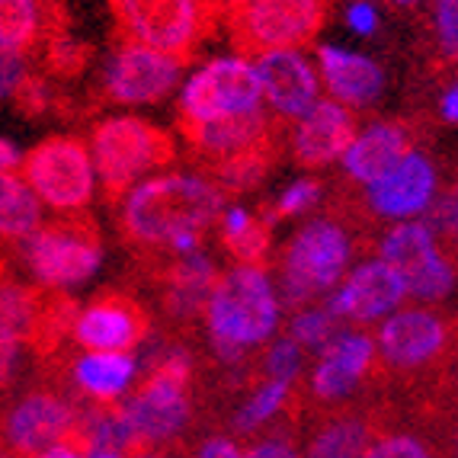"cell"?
I'll return each instance as SVG.
<instances>
[{"label":"cell","instance_id":"obj_54","mask_svg":"<svg viewBox=\"0 0 458 458\" xmlns=\"http://www.w3.org/2000/svg\"><path fill=\"white\" fill-rule=\"evenodd\" d=\"M394 4H413V0H394Z\"/></svg>","mask_w":458,"mask_h":458},{"label":"cell","instance_id":"obj_22","mask_svg":"<svg viewBox=\"0 0 458 458\" xmlns=\"http://www.w3.org/2000/svg\"><path fill=\"white\" fill-rule=\"evenodd\" d=\"M318 64H321L330 97L346 103V106H372L375 99L382 97L385 71L366 55H352L336 46H321L318 48Z\"/></svg>","mask_w":458,"mask_h":458},{"label":"cell","instance_id":"obj_11","mask_svg":"<svg viewBox=\"0 0 458 458\" xmlns=\"http://www.w3.org/2000/svg\"><path fill=\"white\" fill-rule=\"evenodd\" d=\"M455 346V324L439 311H401L378 330V360L397 375L433 372Z\"/></svg>","mask_w":458,"mask_h":458},{"label":"cell","instance_id":"obj_29","mask_svg":"<svg viewBox=\"0 0 458 458\" xmlns=\"http://www.w3.org/2000/svg\"><path fill=\"white\" fill-rule=\"evenodd\" d=\"M42 311H46V292L20 283L13 276H0V327L32 344Z\"/></svg>","mask_w":458,"mask_h":458},{"label":"cell","instance_id":"obj_53","mask_svg":"<svg viewBox=\"0 0 458 458\" xmlns=\"http://www.w3.org/2000/svg\"><path fill=\"white\" fill-rule=\"evenodd\" d=\"M0 458H13V455H7V452H4V449H0Z\"/></svg>","mask_w":458,"mask_h":458},{"label":"cell","instance_id":"obj_43","mask_svg":"<svg viewBox=\"0 0 458 458\" xmlns=\"http://www.w3.org/2000/svg\"><path fill=\"white\" fill-rule=\"evenodd\" d=\"M196 458H244V452L231 436H212V439L199 445Z\"/></svg>","mask_w":458,"mask_h":458},{"label":"cell","instance_id":"obj_6","mask_svg":"<svg viewBox=\"0 0 458 458\" xmlns=\"http://www.w3.org/2000/svg\"><path fill=\"white\" fill-rule=\"evenodd\" d=\"M23 180L46 212L55 218L87 215L97 196V170H93L87 141L77 135H48L26 151Z\"/></svg>","mask_w":458,"mask_h":458},{"label":"cell","instance_id":"obj_51","mask_svg":"<svg viewBox=\"0 0 458 458\" xmlns=\"http://www.w3.org/2000/svg\"><path fill=\"white\" fill-rule=\"evenodd\" d=\"M445 241H449V244L455 247V253H458V222H455V228L449 231V237H445Z\"/></svg>","mask_w":458,"mask_h":458},{"label":"cell","instance_id":"obj_32","mask_svg":"<svg viewBox=\"0 0 458 458\" xmlns=\"http://www.w3.org/2000/svg\"><path fill=\"white\" fill-rule=\"evenodd\" d=\"M269 241H273V225H269L267 218H250L237 234L222 237L225 250H228L241 267H260L269 253Z\"/></svg>","mask_w":458,"mask_h":458},{"label":"cell","instance_id":"obj_49","mask_svg":"<svg viewBox=\"0 0 458 458\" xmlns=\"http://www.w3.org/2000/svg\"><path fill=\"white\" fill-rule=\"evenodd\" d=\"M141 458H186V455H183V452H176L174 445H167V449L161 445V449L148 452V455H141Z\"/></svg>","mask_w":458,"mask_h":458},{"label":"cell","instance_id":"obj_50","mask_svg":"<svg viewBox=\"0 0 458 458\" xmlns=\"http://www.w3.org/2000/svg\"><path fill=\"white\" fill-rule=\"evenodd\" d=\"M449 458H458V423L452 427V433H449Z\"/></svg>","mask_w":458,"mask_h":458},{"label":"cell","instance_id":"obj_48","mask_svg":"<svg viewBox=\"0 0 458 458\" xmlns=\"http://www.w3.org/2000/svg\"><path fill=\"white\" fill-rule=\"evenodd\" d=\"M208 4H212V7L218 10V13H222V16H228V13H234V10L247 7L250 0H208Z\"/></svg>","mask_w":458,"mask_h":458},{"label":"cell","instance_id":"obj_39","mask_svg":"<svg viewBox=\"0 0 458 458\" xmlns=\"http://www.w3.org/2000/svg\"><path fill=\"white\" fill-rule=\"evenodd\" d=\"M23 336L10 334V330L0 327V394H7L13 388L16 375H20V366H23V350H26Z\"/></svg>","mask_w":458,"mask_h":458},{"label":"cell","instance_id":"obj_12","mask_svg":"<svg viewBox=\"0 0 458 458\" xmlns=\"http://www.w3.org/2000/svg\"><path fill=\"white\" fill-rule=\"evenodd\" d=\"M180 68L167 55L119 38L103 62L99 90L115 106H151L176 87Z\"/></svg>","mask_w":458,"mask_h":458},{"label":"cell","instance_id":"obj_27","mask_svg":"<svg viewBox=\"0 0 458 458\" xmlns=\"http://www.w3.org/2000/svg\"><path fill=\"white\" fill-rule=\"evenodd\" d=\"M378 417L369 411H340L311 433L305 458H362L372 445Z\"/></svg>","mask_w":458,"mask_h":458},{"label":"cell","instance_id":"obj_23","mask_svg":"<svg viewBox=\"0 0 458 458\" xmlns=\"http://www.w3.org/2000/svg\"><path fill=\"white\" fill-rule=\"evenodd\" d=\"M215 283H218L215 279V267L206 253H183L161 276V301L170 318L192 321V318L206 311Z\"/></svg>","mask_w":458,"mask_h":458},{"label":"cell","instance_id":"obj_3","mask_svg":"<svg viewBox=\"0 0 458 458\" xmlns=\"http://www.w3.org/2000/svg\"><path fill=\"white\" fill-rule=\"evenodd\" d=\"M16 250L30 285L46 295H68L90 283L103 267V241L87 215L46 222Z\"/></svg>","mask_w":458,"mask_h":458},{"label":"cell","instance_id":"obj_38","mask_svg":"<svg viewBox=\"0 0 458 458\" xmlns=\"http://www.w3.org/2000/svg\"><path fill=\"white\" fill-rule=\"evenodd\" d=\"M30 77H32V68L26 55L0 48V103H10V99L20 97V90H23V84Z\"/></svg>","mask_w":458,"mask_h":458},{"label":"cell","instance_id":"obj_36","mask_svg":"<svg viewBox=\"0 0 458 458\" xmlns=\"http://www.w3.org/2000/svg\"><path fill=\"white\" fill-rule=\"evenodd\" d=\"M263 369H267L269 382H285L292 385L295 382V375L301 372V346L295 340H279L273 344V350L267 352V360H263Z\"/></svg>","mask_w":458,"mask_h":458},{"label":"cell","instance_id":"obj_37","mask_svg":"<svg viewBox=\"0 0 458 458\" xmlns=\"http://www.w3.org/2000/svg\"><path fill=\"white\" fill-rule=\"evenodd\" d=\"M318 196H321V186L314 183V180H298V183H292L289 190L279 196V202H276L263 218L273 225V222H279V218H289V215L305 212V208H311L314 202H318Z\"/></svg>","mask_w":458,"mask_h":458},{"label":"cell","instance_id":"obj_8","mask_svg":"<svg viewBox=\"0 0 458 458\" xmlns=\"http://www.w3.org/2000/svg\"><path fill=\"white\" fill-rule=\"evenodd\" d=\"M352 257V241L336 222H308L285 247L283 301L289 308L308 305L314 295L334 289L344 279Z\"/></svg>","mask_w":458,"mask_h":458},{"label":"cell","instance_id":"obj_30","mask_svg":"<svg viewBox=\"0 0 458 458\" xmlns=\"http://www.w3.org/2000/svg\"><path fill=\"white\" fill-rule=\"evenodd\" d=\"M273 161H276V148H253V151H241V154H231V157H222V161L206 164V170L218 180V190L222 192L225 190L247 192L267 180Z\"/></svg>","mask_w":458,"mask_h":458},{"label":"cell","instance_id":"obj_15","mask_svg":"<svg viewBox=\"0 0 458 458\" xmlns=\"http://www.w3.org/2000/svg\"><path fill=\"white\" fill-rule=\"evenodd\" d=\"M123 411L129 417V427L135 433L138 458L148 452L174 443L190 423L192 401L190 388L164 378H141L138 388L123 401Z\"/></svg>","mask_w":458,"mask_h":458},{"label":"cell","instance_id":"obj_13","mask_svg":"<svg viewBox=\"0 0 458 458\" xmlns=\"http://www.w3.org/2000/svg\"><path fill=\"white\" fill-rule=\"evenodd\" d=\"M382 263L404 279L407 292L420 301H439L455 285L449 260L439 257L433 231L423 222H404L382 241Z\"/></svg>","mask_w":458,"mask_h":458},{"label":"cell","instance_id":"obj_44","mask_svg":"<svg viewBox=\"0 0 458 458\" xmlns=\"http://www.w3.org/2000/svg\"><path fill=\"white\" fill-rule=\"evenodd\" d=\"M346 23L360 32V36H372L375 23H378V13H375V7L369 4V0H360V4H352V7H350V13H346Z\"/></svg>","mask_w":458,"mask_h":458},{"label":"cell","instance_id":"obj_17","mask_svg":"<svg viewBox=\"0 0 458 458\" xmlns=\"http://www.w3.org/2000/svg\"><path fill=\"white\" fill-rule=\"evenodd\" d=\"M257 71V84H260V97L279 115H305L308 109L318 103V71L308 62L305 55L298 52H267L253 64Z\"/></svg>","mask_w":458,"mask_h":458},{"label":"cell","instance_id":"obj_9","mask_svg":"<svg viewBox=\"0 0 458 458\" xmlns=\"http://www.w3.org/2000/svg\"><path fill=\"white\" fill-rule=\"evenodd\" d=\"M81 401L52 388L26 391L16 404L0 413V449L13 458H32L38 452L68 443L74 436Z\"/></svg>","mask_w":458,"mask_h":458},{"label":"cell","instance_id":"obj_10","mask_svg":"<svg viewBox=\"0 0 458 458\" xmlns=\"http://www.w3.org/2000/svg\"><path fill=\"white\" fill-rule=\"evenodd\" d=\"M257 71L244 58H215L190 77L180 97V123H215L260 109Z\"/></svg>","mask_w":458,"mask_h":458},{"label":"cell","instance_id":"obj_19","mask_svg":"<svg viewBox=\"0 0 458 458\" xmlns=\"http://www.w3.org/2000/svg\"><path fill=\"white\" fill-rule=\"evenodd\" d=\"M356 141V119L336 99H318L295 129L292 151L301 167H327Z\"/></svg>","mask_w":458,"mask_h":458},{"label":"cell","instance_id":"obj_46","mask_svg":"<svg viewBox=\"0 0 458 458\" xmlns=\"http://www.w3.org/2000/svg\"><path fill=\"white\" fill-rule=\"evenodd\" d=\"M32 458H87V455L77 449L74 443H58V445H52V449H46V452H38V455H32Z\"/></svg>","mask_w":458,"mask_h":458},{"label":"cell","instance_id":"obj_47","mask_svg":"<svg viewBox=\"0 0 458 458\" xmlns=\"http://www.w3.org/2000/svg\"><path fill=\"white\" fill-rule=\"evenodd\" d=\"M443 115L449 119V123H458V87H455V90L445 93V99H443Z\"/></svg>","mask_w":458,"mask_h":458},{"label":"cell","instance_id":"obj_20","mask_svg":"<svg viewBox=\"0 0 458 458\" xmlns=\"http://www.w3.org/2000/svg\"><path fill=\"white\" fill-rule=\"evenodd\" d=\"M436 190V170L423 154H407L391 174L369 186V206L382 218H407L427 212Z\"/></svg>","mask_w":458,"mask_h":458},{"label":"cell","instance_id":"obj_28","mask_svg":"<svg viewBox=\"0 0 458 458\" xmlns=\"http://www.w3.org/2000/svg\"><path fill=\"white\" fill-rule=\"evenodd\" d=\"M46 225V208L23 174H0V244L20 247Z\"/></svg>","mask_w":458,"mask_h":458},{"label":"cell","instance_id":"obj_41","mask_svg":"<svg viewBox=\"0 0 458 458\" xmlns=\"http://www.w3.org/2000/svg\"><path fill=\"white\" fill-rule=\"evenodd\" d=\"M16 103H20V109H23V113H30V115L46 113L48 103H52V90H48L46 77L32 74L30 81L23 84V90H20V97H16Z\"/></svg>","mask_w":458,"mask_h":458},{"label":"cell","instance_id":"obj_45","mask_svg":"<svg viewBox=\"0 0 458 458\" xmlns=\"http://www.w3.org/2000/svg\"><path fill=\"white\" fill-rule=\"evenodd\" d=\"M26 161V151L20 141L0 135V174H20Z\"/></svg>","mask_w":458,"mask_h":458},{"label":"cell","instance_id":"obj_52","mask_svg":"<svg viewBox=\"0 0 458 458\" xmlns=\"http://www.w3.org/2000/svg\"><path fill=\"white\" fill-rule=\"evenodd\" d=\"M90 458H123V455H115V452H97V455H90Z\"/></svg>","mask_w":458,"mask_h":458},{"label":"cell","instance_id":"obj_25","mask_svg":"<svg viewBox=\"0 0 458 458\" xmlns=\"http://www.w3.org/2000/svg\"><path fill=\"white\" fill-rule=\"evenodd\" d=\"M55 32H62L55 0H0V48L30 58Z\"/></svg>","mask_w":458,"mask_h":458},{"label":"cell","instance_id":"obj_26","mask_svg":"<svg viewBox=\"0 0 458 458\" xmlns=\"http://www.w3.org/2000/svg\"><path fill=\"white\" fill-rule=\"evenodd\" d=\"M71 385L84 401H123L125 388L135 382L138 360L131 352H84L68 369Z\"/></svg>","mask_w":458,"mask_h":458},{"label":"cell","instance_id":"obj_4","mask_svg":"<svg viewBox=\"0 0 458 458\" xmlns=\"http://www.w3.org/2000/svg\"><path fill=\"white\" fill-rule=\"evenodd\" d=\"M119 38L186 64L196 58L222 13L208 0H109Z\"/></svg>","mask_w":458,"mask_h":458},{"label":"cell","instance_id":"obj_18","mask_svg":"<svg viewBox=\"0 0 458 458\" xmlns=\"http://www.w3.org/2000/svg\"><path fill=\"white\" fill-rule=\"evenodd\" d=\"M404 295V279L382 260H372L346 276L340 289L330 295L327 311L334 318H350V321H375V318L394 311Z\"/></svg>","mask_w":458,"mask_h":458},{"label":"cell","instance_id":"obj_34","mask_svg":"<svg viewBox=\"0 0 458 458\" xmlns=\"http://www.w3.org/2000/svg\"><path fill=\"white\" fill-rule=\"evenodd\" d=\"M90 58V48L84 42H77L71 38L68 32H55L52 38L46 42V64L52 74H62V77H71V74H81V68L87 64Z\"/></svg>","mask_w":458,"mask_h":458},{"label":"cell","instance_id":"obj_31","mask_svg":"<svg viewBox=\"0 0 458 458\" xmlns=\"http://www.w3.org/2000/svg\"><path fill=\"white\" fill-rule=\"evenodd\" d=\"M289 401H292V385L267 382L263 388L253 391L250 401L237 411L234 429H237V433H250V429L263 427V423L273 420L279 411H285V407H289Z\"/></svg>","mask_w":458,"mask_h":458},{"label":"cell","instance_id":"obj_16","mask_svg":"<svg viewBox=\"0 0 458 458\" xmlns=\"http://www.w3.org/2000/svg\"><path fill=\"white\" fill-rule=\"evenodd\" d=\"M186 145L192 148L202 164L222 161L231 154L253 151V148H279L276 125L263 109H253L244 115H228L215 123H180Z\"/></svg>","mask_w":458,"mask_h":458},{"label":"cell","instance_id":"obj_24","mask_svg":"<svg viewBox=\"0 0 458 458\" xmlns=\"http://www.w3.org/2000/svg\"><path fill=\"white\" fill-rule=\"evenodd\" d=\"M411 154V131L397 123H378L362 131L344 154L346 174L356 183H378Z\"/></svg>","mask_w":458,"mask_h":458},{"label":"cell","instance_id":"obj_35","mask_svg":"<svg viewBox=\"0 0 458 458\" xmlns=\"http://www.w3.org/2000/svg\"><path fill=\"white\" fill-rule=\"evenodd\" d=\"M362 458H439V455L423 439H417V436L394 433V436H382V439H372V445H369Z\"/></svg>","mask_w":458,"mask_h":458},{"label":"cell","instance_id":"obj_7","mask_svg":"<svg viewBox=\"0 0 458 458\" xmlns=\"http://www.w3.org/2000/svg\"><path fill=\"white\" fill-rule=\"evenodd\" d=\"M327 0H250L228 13V36L241 55L295 52L327 23Z\"/></svg>","mask_w":458,"mask_h":458},{"label":"cell","instance_id":"obj_1","mask_svg":"<svg viewBox=\"0 0 458 458\" xmlns=\"http://www.w3.org/2000/svg\"><path fill=\"white\" fill-rule=\"evenodd\" d=\"M225 212V192L192 174L148 176L119 199V228L129 244L145 250L196 253L199 241Z\"/></svg>","mask_w":458,"mask_h":458},{"label":"cell","instance_id":"obj_33","mask_svg":"<svg viewBox=\"0 0 458 458\" xmlns=\"http://www.w3.org/2000/svg\"><path fill=\"white\" fill-rule=\"evenodd\" d=\"M292 334L289 340H295L298 346L305 350H327L334 344V336L340 334V318L327 311V308H308L292 321Z\"/></svg>","mask_w":458,"mask_h":458},{"label":"cell","instance_id":"obj_40","mask_svg":"<svg viewBox=\"0 0 458 458\" xmlns=\"http://www.w3.org/2000/svg\"><path fill=\"white\" fill-rule=\"evenodd\" d=\"M436 32L445 55H458V0H436Z\"/></svg>","mask_w":458,"mask_h":458},{"label":"cell","instance_id":"obj_21","mask_svg":"<svg viewBox=\"0 0 458 458\" xmlns=\"http://www.w3.org/2000/svg\"><path fill=\"white\" fill-rule=\"evenodd\" d=\"M375 346L366 334H352V330H340L334 336V344L321 352V362L314 366L311 375V391L321 401H340L350 391L360 388L362 375L372 369Z\"/></svg>","mask_w":458,"mask_h":458},{"label":"cell","instance_id":"obj_14","mask_svg":"<svg viewBox=\"0 0 458 458\" xmlns=\"http://www.w3.org/2000/svg\"><path fill=\"white\" fill-rule=\"evenodd\" d=\"M151 318L135 298L123 292L97 295L90 305L77 308L71 324V340L84 352H131L145 344Z\"/></svg>","mask_w":458,"mask_h":458},{"label":"cell","instance_id":"obj_5","mask_svg":"<svg viewBox=\"0 0 458 458\" xmlns=\"http://www.w3.org/2000/svg\"><path fill=\"white\" fill-rule=\"evenodd\" d=\"M215 346L247 350L263 344L279 324V298L260 267H234L212 289L206 305Z\"/></svg>","mask_w":458,"mask_h":458},{"label":"cell","instance_id":"obj_42","mask_svg":"<svg viewBox=\"0 0 458 458\" xmlns=\"http://www.w3.org/2000/svg\"><path fill=\"white\" fill-rule=\"evenodd\" d=\"M244 458H298V449L292 445L289 436H269L253 449H247Z\"/></svg>","mask_w":458,"mask_h":458},{"label":"cell","instance_id":"obj_2","mask_svg":"<svg viewBox=\"0 0 458 458\" xmlns=\"http://www.w3.org/2000/svg\"><path fill=\"white\" fill-rule=\"evenodd\" d=\"M97 183L113 202L125 196L141 176L167 167L176 157L174 138L138 115H106L90 129L87 138Z\"/></svg>","mask_w":458,"mask_h":458}]
</instances>
